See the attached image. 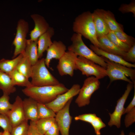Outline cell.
<instances>
[{
  "label": "cell",
  "mask_w": 135,
  "mask_h": 135,
  "mask_svg": "<svg viewBox=\"0 0 135 135\" xmlns=\"http://www.w3.org/2000/svg\"><path fill=\"white\" fill-rule=\"evenodd\" d=\"M68 89L63 84L54 86H32L22 90L23 93L38 103L44 104L54 100L58 95L67 91Z\"/></svg>",
  "instance_id": "6da1fadb"
},
{
  "label": "cell",
  "mask_w": 135,
  "mask_h": 135,
  "mask_svg": "<svg viewBox=\"0 0 135 135\" xmlns=\"http://www.w3.org/2000/svg\"><path fill=\"white\" fill-rule=\"evenodd\" d=\"M73 31L88 39L98 48L99 43L93 22L92 13L87 11L78 15L75 18L72 26Z\"/></svg>",
  "instance_id": "7a4b0ae2"
},
{
  "label": "cell",
  "mask_w": 135,
  "mask_h": 135,
  "mask_svg": "<svg viewBox=\"0 0 135 135\" xmlns=\"http://www.w3.org/2000/svg\"><path fill=\"white\" fill-rule=\"evenodd\" d=\"M30 78L31 82L33 86H54L60 83L47 68L44 58L38 60L32 66Z\"/></svg>",
  "instance_id": "3957f363"
},
{
  "label": "cell",
  "mask_w": 135,
  "mask_h": 135,
  "mask_svg": "<svg viewBox=\"0 0 135 135\" xmlns=\"http://www.w3.org/2000/svg\"><path fill=\"white\" fill-rule=\"evenodd\" d=\"M71 40L72 43L68 47V50L73 52L78 56L90 60L106 68V64L102 57L97 55L86 46L82 40L81 35L74 33Z\"/></svg>",
  "instance_id": "277c9868"
},
{
  "label": "cell",
  "mask_w": 135,
  "mask_h": 135,
  "mask_svg": "<svg viewBox=\"0 0 135 135\" xmlns=\"http://www.w3.org/2000/svg\"><path fill=\"white\" fill-rule=\"evenodd\" d=\"M102 57L106 64V73L110 78V83L116 80H121L128 83L135 84L134 69Z\"/></svg>",
  "instance_id": "5b68a950"
},
{
  "label": "cell",
  "mask_w": 135,
  "mask_h": 135,
  "mask_svg": "<svg viewBox=\"0 0 135 135\" xmlns=\"http://www.w3.org/2000/svg\"><path fill=\"white\" fill-rule=\"evenodd\" d=\"M100 85L99 80L94 76H89L85 79L75 101L78 106L81 107L88 105L92 95L99 89Z\"/></svg>",
  "instance_id": "8992f818"
},
{
  "label": "cell",
  "mask_w": 135,
  "mask_h": 135,
  "mask_svg": "<svg viewBox=\"0 0 135 135\" xmlns=\"http://www.w3.org/2000/svg\"><path fill=\"white\" fill-rule=\"evenodd\" d=\"M76 67L82 75L88 77L92 76L99 80L107 76L106 68L82 57H78Z\"/></svg>",
  "instance_id": "52a82bcc"
},
{
  "label": "cell",
  "mask_w": 135,
  "mask_h": 135,
  "mask_svg": "<svg viewBox=\"0 0 135 135\" xmlns=\"http://www.w3.org/2000/svg\"><path fill=\"white\" fill-rule=\"evenodd\" d=\"M29 29L28 22L24 19H20L17 23L16 34L12 42L15 47L13 58L24 51L27 41L26 38Z\"/></svg>",
  "instance_id": "ba28073f"
},
{
  "label": "cell",
  "mask_w": 135,
  "mask_h": 135,
  "mask_svg": "<svg viewBox=\"0 0 135 135\" xmlns=\"http://www.w3.org/2000/svg\"><path fill=\"white\" fill-rule=\"evenodd\" d=\"M134 86V84L128 83L124 93L117 101L116 105L114 112L109 113L110 117L108 124L110 127L115 126L118 128H120L121 119L124 110V105L126 100Z\"/></svg>",
  "instance_id": "9c48e42d"
},
{
  "label": "cell",
  "mask_w": 135,
  "mask_h": 135,
  "mask_svg": "<svg viewBox=\"0 0 135 135\" xmlns=\"http://www.w3.org/2000/svg\"><path fill=\"white\" fill-rule=\"evenodd\" d=\"M78 56L69 50L66 51L59 60L56 68L60 75L61 76L68 75L72 76L74 71L77 70L76 61Z\"/></svg>",
  "instance_id": "30bf717a"
},
{
  "label": "cell",
  "mask_w": 135,
  "mask_h": 135,
  "mask_svg": "<svg viewBox=\"0 0 135 135\" xmlns=\"http://www.w3.org/2000/svg\"><path fill=\"white\" fill-rule=\"evenodd\" d=\"M80 88L79 84H74L67 91L58 95L52 102L45 104L56 113L62 109L70 99L78 94Z\"/></svg>",
  "instance_id": "8fae6325"
},
{
  "label": "cell",
  "mask_w": 135,
  "mask_h": 135,
  "mask_svg": "<svg viewBox=\"0 0 135 135\" xmlns=\"http://www.w3.org/2000/svg\"><path fill=\"white\" fill-rule=\"evenodd\" d=\"M73 98L56 113L55 118L61 135H69V130L72 117L70 113V107Z\"/></svg>",
  "instance_id": "7c38bea8"
},
{
  "label": "cell",
  "mask_w": 135,
  "mask_h": 135,
  "mask_svg": "<svg viewBox=\"0 0 135 135\" xmlns=\"http://www.w3.org/2000/svg\"><path fill=\"white\" fill-rule=\"evenodd\" d=\"M23 100L18 96L16 97L12 106L6 115L12 127L23 122L25 119L22 104Z\"/></svg>",
  "instance_id": "4fadbf2b"
},
{
  "label": "cell",
  "mask_w": 135,
  "mask_h": 135,
  "mask_svg": "<svg viewBox=\"0 0 135 135\" xmlns=\"http://www.w3.org/2000/svg\"><path fill=\"white\" fill-rule=\"evenodd\" d=\"M30 16L34 22V26L30 32V39L32 41H36L46 32L50 26L42 16L38 14H34L31 15Z\"/></svg>",
  "instance_id": "5bb4252c"
},
{
  "label": "cell",
  "mask_w": 135,
  "mask_h": 135,
  "mask_svg": "<svg viewBox=\"0 0 135 135\" xmlns=\"http://www.w3.org/2000/svg\"><path fill=\"white\" fill-rule=\"evenodd\" d=\"M66 47L60 41H54L46 50L47 54L44 58L46 67H50L51 60L53 59L59 60L66 52Z\"/></svg>",
  "instance_id": "9a60e30c"
},
{
  "label": "cell",
  "mask_w": 135,
  "mask_h": 135,
  "mask_svg": "<svg viewBox=\"0 0 135 135\" xmlns=\"http://www.w3.org/2000/svg\"><path fill=\"white\" fill-rule=\"evenodd\" d=\"M38 102L28 97L23 100L22 104L25 119L36 122L38 119Z\"/></svg>",
  "instance_id": "2e32d148"
},
{
  "label": "cell",
  "mask_w": 135,
  "mask_h": 135,
  "mask_svg": "<svg viewBox=\"0 0 135 135\" xmlns=\"http://www.w3.org/2000/svg\"><path fill=\"white\" fill-rule=\"evenodd\" d=\"M54 33V29L53 28L50 27L46 32L38 38L37 46L39 59L42 58L44 52L46 51L52 44V42L51 38Z\"/></svg>",
  "instance_id": "e0dca14e"
},
{
  "label": "cell",
  "mask_w": 135,
  "mask_h": 135,
  "mask_svg": "<svg viewBox=\"0 0 135 135\" xmlns=\"http://www.w3.org/2000/svg\"><path fill=\"white\" fill-rule=\"evenodd\" d=\"M90 49L96 54L99 56L105 57L110 60L118 63L130 68L135 67V64L127 62L120 56L105 52L94 45L90 46Z\"/></svg>",
  "instance_id": "ac0fdd59"
},
{
  "label": "cell",
  "mask_w": 135,
  "mask_h": 135,
  "mask_svg": "<svg viewBox=\"0 0 135 135\" xmlns=\"http://www.w3.org/2000/svg\"><path fill=\"white\" fill-rule=\"evenodd\" d=\"M92 16L98 38L107 35L110 30L101 14L100 9L94 10Z\"/></svg>",
  "instance_id": "d6986e66"
},
{
  "label": "cell",
  "mask_w": 135,
  "mask_h": 135,
  "mask_svg": "<svg viewBox=\"0 0 135 135\" xmlns=\"http://www.w3.org/2000/svg\"><path fill=\"white\" fill-rule=\"evenodd\" d=\"M99 43V48L106 52L121 56L122 58L126 52L116 46L111 41L107 35L98 38Z\"/></svg>",
  "instance_id": "ffe728a7"
},
{
  "label": "cell",
  "mask_w": 135,
  "mask_h": 135,
  "mask_svg": "<svg viewBox=\"0 0 135 135\" xmlns=\"http://www.w3.org/2000/svg\"><path fill=\"white\" fill-rule=\"evenodd\" d=\"M101 14L110 31L123 30L122 25L116 20L114 14L109 10L100 9Z\"/></svg>",
  "instance_id": "44dd1931"
},
{
  "label": "cell",
  "mask_w": 135,
  "mask_h": 135,
  "mask_svg": "<svg viewBox=\"0 0 135 135\" xmlns=\"http://www.w3.org/2000/svg\"><path fill=\"white\" fill-rule=\"evenodd\" d=\"M37 41L38 40L32 41L30 39L27 40L24 51L22 53L28 58L32 66L35 64L39 60Z\"/></svg>",
  "instance_id": "7402d4cb"
},
{
  "label": "cell",
  "mask_w": 135,
  "mask_h": 135,
  "mask_svg": "<svg viewBox=\"0 0 135 135\" xmlns=\"http://www.w3.org/2000/svg\"><path fill=\"white\" fill-rule=\"evenodd\" d=\"M0 89L5 94L9 95L15 92L16 88L8 74L0 70Z\"/></svg>",
  "instance_id": "603a6c76"
},
{
  "label": "cell",
  "mask_w": 135,
  "mask_h": 135,
  "mask_svg": "<svg viewBox=\"0 0 135 135\" xmlns=\"http://www.w3.org/2000/svg\"><path fill=\"white\" fill-rule=\"evenodd\" d=\"M23 57L21 54L12 60H0V70L8 74L16 69L18 63Z\"/></svg>",
  "instance_id": "cb8c5ba5"
},
{
  "label": "cell",
  "mask_w": 135,
  "mask_h": 135,
  "mask_svg": "<svg viewBox=\"0 0 135 135\" xmlns=\"http://www.w3.org/2000/svg\"><path fill=\"white\" fill-rule=\"evenodd\" d=\"M10 76L14 85L25 88L32 86V85L28 78L20 73L16 69L11 72L8 74Z\"/></svg>",
  "instance_id": "d4e9b609"
},
{
  "label": "cell",
  "mask_w": 135,
  "mask_h": 135,
  "mask_svg": "<svg viewBox=\"0 0 135 135\" xmlns=\"http://www.w3.org/2000/svg\"><path fill=\"white\" fill-rule=\"evenodd\" d=\"M22 54L23 57L18 63L16 69L29 78L31 77L32 66L28 58Z\"/></svg>",
  "instance_id": "484cf974"
},
{
  "label": "cell",
  "mask_w": 135,
  "mask_h": 135,
  "mask_svg": "<svg viewBox=\"0 0 135 135\" xmlns=\"http://www.w3.org/2000/svg\"><path fill=\"white\" fill-rule=\"evenodd\" d=\"M55 122V118L40 119L35 122V125L38 131L44 135Z\"/></svg>",
  "instance_id": "4316f807"
},
{
  "label": "cell",
  "mask_w": 135,
  "mask_h": 135,
  "mask_svg": "<svg viewBox=\"0 0 135 135\" xmlns=\"http://www.w3.org/2000/svg\"><path fill=\"white\" fill-rule=\"evenodd\" d=\"M38 106L39 119L55 118L56 113L45 104L38 103Z\"/></svg>",
  "instance_id": "83f0119b"
},
{
  "label": "cell",
  "mask_w": 135,
  "mask_h": 135,
  "mask_svg": "<svg viewBox=\"0 0 135 135\" xmlns=\"http://www.w3.org/2000/svg\"><path fill=\"white\" fill-rule=\"evenodd\" d=\"M28 121L25 120L19 124L12 127L10 135H27L29 127Z\"/></svg>",
  "instance_id": "f1b7e54d"
},
{
  "label": "cell",
  "mask_w": 135,
  "mask_h": 135,
  "mask_svg": "<svg viewBox=\"0 0 135 135\" xmlns=\"http://www.w3.org/2000/svg\"><path fill=\"white\" fill-rule=\"evenodd\" d=\"M107 36L112 43L120 49L126 52L130 48L128 45L122 42L117 38L114 32L110 31Z\"/></svg>",
  "instance_id": "f546056e"
},
{
  "label": "cell",
  "mask_w": 135,
  "mask_h": 135,
  "mask_svg": "<svg viewBox=\"0 0 135 135\" xmlns=\"http://www.w3.org/2000/svg\"><path fill=\"white\" fill-rule=\"evenodd\" d=\"M9 100V95L5 94L0 97V114L6 115L11 109L12 104Z\"/></svg>",
  "instance_id": "4dcf8cb0"
},
{
  "label": "cell",
  "mask_w": 135,
  "mask_h": 135,
  "mask_svg": "<svg viewBox=\"0 0 135 135\" xmlns=\"http://www.w3.org/2000/svg\"><path fill=\"white\" fill-rule=\"evenodd\" d=\"M114 32L118 38L130 47L135 44L134 38L127 34L123 30L118 31Z\"/></svg>",
  "instance_id": "1f68e13d"
},
{
  "label": "cell",
  "mask_w": 135,
  "mask_h": 135,
  "mask_svg": "<svg viewBox=\"0 0 135 135\" xmlns=\"http://www.w3.org/2000/svg\"><path fill=\"white\" fill-rule=\"evenodd\" d=\"M0 126L4 131L11 132L12 127L6 115L0 114Z\"/></svg>",
  "instance_id": "d6a6232c"
},
{
  "label": "cell",
  "mask_w": 135,
  "mask_h": 135,
  "mask_svg": "<svg viewBox=\"0 0 135 135\" xmlns=\"http://www.w3.org/2000/svg\"><path fill=\"white\" fill-rule=\"evenodd\" d=\"M90 124L93 127L96 135H100L101 130L106 126L100 118L97 116L94 119Z\"/></svg>",
  "instance_id": "836d02e7"
},
{
  "label": "cell",
  "mask_w": 135,
  "mask_h": 135,
  "mask_svg": "<svg viewBox=\"0 0 135 135\" xmlns=\"http://www.w3.org/2000/svg\"><path fill=\"white\" fill-rule=\"evenodd\" d=\"M122 13L131 12L135 17V1L132 0L128 4H122L118 9Z\"/></svg>",
  "instance_id": "e575fe53"
},
{
  "label": "cell",
  "mask_w": 135,
  "mask_h": 135,
  "mask_svg": "<svg viewBox=\"0 0 135 135\" xmlns=\"http://www.w3.org/2000/svg\"><path fill=\"white\" fill-rule=\"evenodd\" d=\"M135 122V107L127 113L124 120L125 126L126 128H128Z\"/></svg>",
  "instance_id": "d590c367"
},
{
  "label": "cell",
  "mask_w": 135,
  "mask_h": 135,
  "mask_svg": "<svg viewBox=\"0 0 135 135\" xmlns=\"http://www.w3.org/2000/svg\"><path fill=\"white\" fill-rule=\"evenodd\" d=\"M96 116L95 114H86L76 116L74 119L75 120H81L90 124Z\"/></svg>",
  "instance_id": "8d00e7d4"
},
{
  "label": "cell",
  "mask_w": 135,
  "mask_h": 135,
  "mask_svg": "<svg viewBox=\"0 0 135 135\" xmlns=\"http://www.w3.org/2000/svg\"><path fill=\"white\" fill-rule=\"evenodd\" d=\"M126 61L134 63L135 62V44L130 47L122 57Z\"/></svg>",
  "instance_id": "74e56055"
},
{
  "label": "cell",
  "mask_w": 135,
  "mask_h": 135,
  "mask_svg": "<svg viewBox=\"0 0 135 135\" xmlns=\"http://www.w3.org/2000/svg\"><path fill=\"white\" fill-rule=\"evenodd\" d=\"M59 132L57 124L55 122L44 135H59Z\"/></svg>",
  "instance_id": "f35d334b"
},
{
  "label": "cell",
  "mask_w": 135,
  "mask_h": 135,
  "mask_svg": "<svg viewBox=\"0 0 135 135\" xmlns=\"http://www.w3.org/2000/svg\"><path fill=\"white\" fill-rule=\"evenodd\" d=\"M27 135H44L38 130L36 126L35 122L30 121L29 129Z\"/></svg>",
  "instance_id": "ab89813d"
},
{
  "label": "cell",
  "mask_w": 135,
  "mask_h": 135,
  "mask_svg": "<svg viewBox=\"0 0 135 135\" xmlns=\"http://www.w3.org/2000/svg\"><path fill=\"white\" fill-rule=\"evenodd\" d=\"M134 92L132 99L130 104L126 108H125L123 114L127 113L130 110L135 107V84H134Z\"/></svg>",
  "instance_id": "60d3db41"
},
{
  "label": "cell",
  "mask_w": 135,
  "mask_h": 135,
  "mask_svg": "<svg viewBox=\"0 0 135 135\" xmlns=\"http://www.w3.org/2000/svg\"><path fill=\"white\" fill-rule=\"evenodd\" d=\"M1 135H10V133L7 131H4L2 132Z\"/></svg>",
  "instance_id": "b9f144b4"
},
{
  "label": "cell",
  "mask_w": 135,
  "mask_h": 135,
  "mask_svg": "<svg viewBox=\"0 0 135 135\" xmlns=\"http://www.w3.org/2000/svg\"><path fill=\"white\" fill-rule=\"evenodd\" d=\"M128 135H135V134L134 132H130L129 133Z\"/></svg>",
  "instance_id": "7bdbcfd3"
},
{
  "label": "cell",
  "mask_w": 135,
  "mask_h": 135,
  "mask_svg": "<svg viewBox=\"0 0 135 135\" xmlns=\"http://www.w3.org/2000/svg\"><path fill=\"white\" fill-rule=\"evenodd\" d=\"M120 135H125L124 131L122 130L121 131V133Z\"/></svg>",
  "instance_id": "ee69618b"
},
{
  "label": "cell",
  "mask_w": 135,
  "mask_h": 135,
  "mask_svg": "<svg viewBox=\"0 0 135 135\" xmlns=\"http://www.w3.org/2000/svg\"><path fill=\"white\" fill-rule=\"evenodd\" d=\"M2 132H1L0 131V135H1Z\"/></svg>",
  "instance_id": "f6af8a7d"
}]
</instances>
